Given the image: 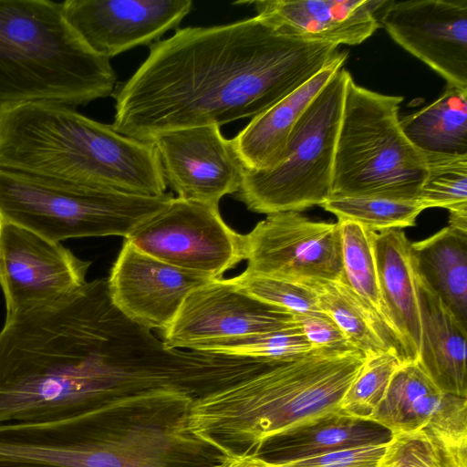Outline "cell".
<instances>
[{"label":"cell","mask_w":467,"mask_h":467,"mask_svg":"<svg viewBox=\"0 0 467 467\" xmlns=\"http://www.w3.org/2000/svg\"><path fill=\"white\" fill-rule=\"evenodd\" d=\"M205 356L168 348L111 302L107 278L6 317L0 330V423L75 417L158 391L199 396Z\"/></svg>","instance_id":"obj_1"},{"label":"cell","mask_w":467,"mask_h":467,"mask_svg":"<svg viewBox=\"0 0 467 467\" xmlns=\"http://www.w3.org/2000/svg\"><path fill=\"white\" fill-rule=\"evenodd\" d=\"M338 46L281 33L255 16L180 28L150 46L116 86L112 128L140 140L163 132L260 115L317 75Z\"/></svg>","instance_id":"obj_2"},{"label":"cell","mask_w":467,"mask_h":467,"mask_svg":"<svg viewBox=\"0 0 467 467\" xmlns=\"http://www.w3.org/2000/svg\"><path fill=\"white\" fill-rule=\"evenodd\" d=\"M0 169L130 195L155 197L167 188L152 141L56 102L0 111Z\"/></svg>","instance_id":"obj_3"},{"label":"cell","mask_w":467,"mask_h":467,"mask_svg":"<svg viewBox=\"0 0 467 467\" xmlns=\"http://www.w3.org/2000/svg\"><path fill=\"white\" fill-rule=\"evenodd\" d=\"M365 355L316 348L270 359L255 375L193 401L191 431L224 455L256 454L271 437L339 410Z\"/></svg>","instance_id":"obj_4"},{"label":"cell","mask_w":467,"mask_h":467,"mask_svg":"<svg viewBox=\"0 0 467 467\" xmlns=\"http://www.w3.org/2000/svg\"><path fill=\"white\" fill-rule=\"evenodd\" d=\"M195 400L158 391L60 420L47 467H213L223 457L189 426Z\"/></svg>","instance_id":"obj_5"},{"label":"cell","mask_w":467,"mask_h":467,"mask_svg":"<svg viewBox=\"0 0 467 467\" xmlns=\"http://www.w3.org/2000/svg\"><path fill=\"white\" fill-rule=\"evenodd\" d=\"M116 86L109 59L80 39L61 3L0 0V111L39 101L74 108Z\"/></svg>","instance_id":"obj_6"},{"label":"cell","mask_w":467,"mask_h":467,"mask_svg":"<svg viewBox=\"0 0 467 467\" xmlns=\"http://www.w3.org/2000/svg\"><path fill=\"white\" fill-rule=\"evenodd\" d=\"M403 97L346 85L331 198L375 197L417 201L426 180L425 154L404 135L399 119Z\"/></svg>","instance_id":"obj_7"},{"label":"cell","mask_w":467,"mask_h":467,"mask_svg":"<svg viewBox=\"0 0 467 467\" xmlns=\"http://www.w3.org/2000/svg\"><path fill=\"white\" fill-rule=\"evenodd\" d=\"M172 198L171 192L130 195L0 169V222L57 243L82 237L126 238Z\"/></svg>","instance_id":"obj_8"},{"label":"cell","mask_w":467,"mask_h":467,"mask_svg":"<svg viewBox=\"0 0 467 467\" xmlns=\"http://www.w3.org/2000/svg\"><path fill=\"white\" fill-rule=\"evenodd\" d=\"M341 67L295 125L281 162L265 171H244L234 194L248 210L270 214L301 212L331 198L332 171L345 90Z\"/></svg>","instance_id":"obj_9"},{"label":"cell","mask_w":467,"mask_h":467,"mask_svg":"<svg viewBox=\"0 0 467 467\" xmlns=\"http://www.w3.org/2000/svg\"><path fill=\"white\" fill-rule=\"evenodd\" d=\"M124 240L160 261L212 279L223 278L245 260V234L223 221L219 206L178 197Z\"/></svg>","instance_id":"obj_10"},{"label":"cell","mask_w":467,"mask_h":467,"mask_svg":"<svg viewBox=\"0 0 467 467\" xmlns=\"http://www.w3.org/2000/svg\"><path fill=\"white\" fill-rule=\"evenodd\" d=\"M245 260L250 273L312 288L342 281L339 225L299 212L267 214L245 234Z\"/></svg>","instance_id":"obj_11"},{"label":"cell","mask_w":467,"mask_h":467,"mask_svg":"<svg viewBox=\"0 0 467 467\" xmlns=\"http://www.w3.org/2000/svg\"><path fill=\"white\" fill-rule=\"evenodd\" d=\"M89 265L60 243L0 222V286L5 317L76 292L87 283Z\"/></svg>","instance_id":"obj_12"},{"label":"cell","mask_w":467,"mask_h":467,"mask_svg":"<svg viewBox=\"0 0 467 467\" xmlns=\"http://www.w3.org/2000/svg\"><path fill=\"white\" fill-rule=\"evenodd\" d=\"M295 315L238 288L231 278L213 279L192 290L164 332L168 348L192 350L202 343L285 328Z\"/></svg>","instance_id":"obj_13"},{"label":"cell","mask_w":467,"mask_h":467,"mask_svg":"<svg viewBox=\"0 0 467 467\" xmlns=\"http://www.w3.org/2000/svg\"><path fill=\"white\" fill-rule=\"evenodd\" d=\"M151 141L165 182L178 198L219 206L223 196L239 191L245 169L219 126L166 131Z\"/></svg>","instance_id":"obj_14"},{"label":"cell","mask_w":467,"mask_h":467,"mask_svg":"<svg viewBox=\"0 0 467 467\" xmlns=\"http://www.w3.org/2000/svg\"><path fill=\"white\" fill-rule=\"evenodd\" d=\"M380 22L447 85L467 90V0L389 1Z\"/></svg>","instance_id":"obj_15"},{"label":"cell","mask_w":467,"mask_h":467,"mask_svg":"<svg viewBox=\"0 0 467 467\" xmlns=\"http://www.w3.org/2000/svg\"><path fill=\"white\" fill-rule=\"evenodd\" d=\"M63 15L95 54L110 59L151 45L176 28L192 11V0H67Z\"/></svg>","instance_id":"obj_16"},{"label":"cell","mask_w":467,"mask_h":467,"mask_svg":"<svg viewBox=\"0 0 467 467\" xmlns=\"http://www.w3.org/2000/svg\"><path fill=\"white\" fill-rule=\"evenodd\" d=\"M212 278L168 265L124 240L107 278L113 305L147 329L165 332L185 297Z\"/></svg>","instance_id":"obj_17"},{"label":"cell","mask_w":467,"mask_h":467,"mask_svg":"<svg viewBox=\"0 0 467 467\" xmlns=\"http://www.w3.org/2000/svg\"><path fill=\"white\" fill-rule=\"evenodd\" d=\"M371 420L393 433L420 431L447 448L467 450V398L440 390L416 360L401 364Z\"/></svg>","instance_id":"obj_18"},{"label":"cell","mask_w":467,"mask_h":467,"mask_svg":"<svg viewBox=\"0 0 467 467\" xmlns=\"http://www.w3.org/2000/svg\"><path fill=\"white\" fill-rule=\"evenodd\" d=\"M388 1L379 0H257L256 16L281 33L337 46L358 45L380 26L376 12Z\"/></svg>","instance_id":"obj_19"},{"label":"cell","mask_w":467,"mask_h":467,"mask_svg":"<svg viewBox=\"0 0 467 467\" xmlns=\"http://www.w3.org/2000/svg\"><path fill=\"white\" fill-rule=\"evenodd\" d=\"M347 58L348 52L339 51L317 75L252 119L232 139L245 170L269 171L281 162L295 125Z\"/></svg>","instance_id":"obj_20"},{"label":"cell","mask_w":467,"mask_h":467,"mask_svg":"<svg viewBox=\"0 0 467 467\" xmlns=\"http://www.w3.org/2000/svg\"><path fill=\"white\" fill-rule=\"evenodd\" d=\"M410 243L400 229L375 233L379 286L386 319L408 361L417 360L420 318Z\"/></svg>","instance_id":"obj_21"},{"label":"cell","mask_w":467,"mask_h":467,"mask_svg":"<svg viewBox=\"0 0 467 467\" xmlns=\"http://www.w3.org/2000/svg\"><path fill=\"white\" fill-rule=\"evenodd\" d=\"M393 432L368 419L328 412L266 440L255 455L284 464L327 452L388 443Z\"/></svg>","instance_id":"obj_22"},{"label":"cell","mask_w":467,"mask_h":467,"mask_svg":"<svg viewBox=\"0 0 467 467\" xmlns=\"http://www.w3.org/2000/svg\"><path fill=\"white\" fill-rule=\"evenodd\" d=\"M416 284L420 318L416 361L440 390L467 398V328L417 275Z\"/></svg>","instance_id":"obj_23"},{"label":"cell","mask_w":467,"mask_h":467,"mask_svg":"<svg viewBox=\"0 0 467 467\" xmlns=\"http://www.w3.org/2000/svg\"><path fill=\"white\" fill-rule=\"evenodd\" d=\"M415 274L467 328V234L450 226L410 243Z\"/></svg>","instance_id":"obj_24"},{"label":"cell","mask_w":467,"mask_h":467,"mask_svg":"<svg viewBox=\"0 0 467 467\" xmlns=\"http://www.w3.org/2000/svg\"><path fill=\"white\" fill-rule=\"evenodd\" d=\"M314 289L320 311L337 324L355 349L365 356L393 349L403 362L408 361L392 330L345 282H327Z\"/></svg>","instance_id":"obj_25"},{"label":"cell","mask_w":467,"mask_h":467,"mask_svg":"<svg viewBox=\"0 0 467 467\" xmlns=\"http://www.w3.org/2000/svg\"><path fill=\"white\" fill-rule=\"evenodd\" d=\"M400 125L423 153L467 155V90L447 85L437 100L402 118Z\"/></svg>","instance_id":"obj_26"},{"label":"cell","mask_w":467,"mask_h":467,"mask_svg":"<svg viewBox=\"0 0 467 467\" xmlns=\"http://www.w3.org/2000/svg\"><path fill=\"white\" fill-rule=\"evenodd\" d=\"M337 223L341 239L342 281L391 329L385 317L379 286L374 249L376 232L354 222Z\"/></svg>","instance_id":"obj_27"},{"label":"cell","mask_w":467,"mask_h":467,"mask_svg":"<svg viewBox=\"0 0 467 467\" xmlns=\"http://www.w3.org/2000/svg\"><path fill=\"white\" fill-rule=\"evenodd\" d=\"M320 206L336 215L337 222H354L376 233L413 226L425 210L418 201L375 197L330 198Z\"/></svg>","instance_id":"obj_28"},{"label":"cell","mask_w":467,"mask_h":467,"mask_svg":"<svg viewBox=\"0 0 467 467\" xmlns=\"http://www.w3.org/2000/svg\"><path fill=\"white\" fill-rule=\"evenodd\" d=\"M402 363L400 355L393 349L365 356L362 368L341 400L339 412L371 420Z\"/></svg>","instance_id":"obj_29"},{"label":"cell","mask_w":467,"mask_h":467,"mask_svg":"<svg viewBox=\"0 0 467 467\" xmlns=\"http://www.w3.org/2000/svg\"><path fill=\"white\" fill-rule=\"evenodd\" d=\"M313 348L298 325L195 346L192 350L220 355L252 358H283L306 353Z\"/></svg>","instance_id":"obj_30"},{"label":"cell","mask_w":467,"mask_h":467,"mask_svg":"<svg viewBox=\"0 0 467 467\" xmlns=\"http://www.w3.org/2000/svg\"><path fill=\"white\" fill-rule=\"evenodd\" d=\"M424 154L428 174L417 201L424 209L467 205V155Z\"/></svg>","instance_id":"obj_31"},{"label":"cell","mask_w":467,"mask_h":467,"mask_svg":"<svg viewBox=\"0 0 467 467\" xmlns=\"http://www.w3.org/2000/svg\"><path fill=\"white\" fill-rule=\"evenodd\" d=\"M231 279L242 291L293 314L321 312L312 287L246 270Z\"/></svg>","instance_id":"obj_32"},{"label":"cell","mask_w":467,"mask_h":467,"mask_svg":"<svg viewBox=\"0 0 467 467\" xmlns=\"http://www.w3.org/2000/svg\"><path fill=\"white\" fill-rule=\"evenodd\" d=\"M386 444L348 448L280 464L281 467H379Z\"/></svg>","instance_id":"obj_33"},{"label":"cell","mask_w":467,"mask_h":467,"mask_svg":"<svg viewBox=\"0 0 467 467\" xmlns=\"http://www.w3.org/2000/svg\"><path fill=\"white\" fill-rule=\"evenodd\" d=\"M294 315L296 324L313 348L357 350L337 324L323 312Z\"/></svg>","instance_id":"obj_34"},{"label":"cell","mask_w":467,"mask_h":467,"mask_svg":"<svg viewBox=\"0 0 467 467\" xmlns=\"http://www.w3.org/2000/svg\"><path fill=\"white\" fill-rule=\"evenodd\" d=\"M213 467H281L254 454H228Z\"/></svg>","instance_id":"obj_35"},{"label":"cell","mask_w":467,"mask_h":467,"mask_svg":"<svg viewBox=\"0 0 467 467\" xmlns=\"http://www.w3.org/2000/svg\"><path fill=\"white\" fill-rule=\"evenodd\" d=\"M450 227L467 234V205L449 210Z\"/></svg>","instance_id":"obj_36"}]
</instances>
